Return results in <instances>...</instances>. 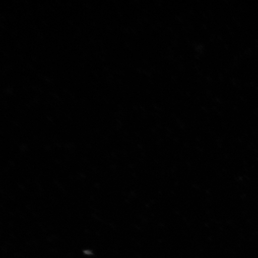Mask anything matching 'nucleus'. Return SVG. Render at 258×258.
<instances>
[]
</instances>
